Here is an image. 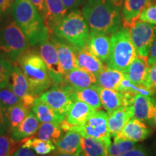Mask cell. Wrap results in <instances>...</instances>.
<instances>
[{
  "instance_id": "obj_39",
  "label": "cell",
  "mask_w": 156,
  "mask_h": 156,
  "mask_svg": "<svg viewBox=\"0 0 156 156\" xmlns=\"http://www.w3.org/2000/svg\"><path fill=\"white\" fill-rule=\"evenodd\" d=\"M15 0H0V25L2 24L9 12L12 9Z\"/></svg>"
},
{
  "instance_id": "obj_40",
  "label": "cell",
  "mask_w": 156,
  "mask_h": 156,
  "mask_svg": "<svg viewBox=\"0 0 156 156\" xmlns=\"http://www.w3.org/2000/svg\"><path fill=\"white\" fill-rule=\"evenodd\" d=\"M9 133V124L5 108L0 103V134Z\"/></svg>"
},
{
  "instance_id": "obj_5",
  "label": "cell",
  "mask_w": 156,
  "mask_h": 156,
  "mask_svg": "<svg viewBox=\"0 0 156 156\" xmlns=\"http://www.w3.org/2000/svg\"><path fill=\"white\" fill-rule=\"evenodd\" d=\"M110 39L111 51L106 62L107 67L125 73L137 56L129 29L121 28L112 35Z\"/></svg>"
},
{
  "instance_id": "obj_20",
  "label": "cell",
  "mask_w": 156,
  "mask_h": 156,
  "mask_svg": "<svg viewBox=\"0 0 156 156\" xmlns=\"http://www.w3.org/2000/svg\"><path fill=\"white\" fill-rule=\"evenodd\" d=\"M47 13L44 20V24L51 36L56 26L66 16L67 9L62 0H46Z\"/></svg>"
},
{
  "instance_id": "obj_15",
  "label": "cell",
  "mask_w": 156,
  "mask_h": 156,
  "mask_svg": "<svg viewBox=\"0 0 156 156\" xmlns=\"http://www.w3.org/2000/svg\"><path fill=\"white\" fill-rule=\"evenodd\" d=\"M87 46L96 57L106 63L111 51V39L108 35L90 30Z\"/></svg>"
},
{
  "instance_id": "obj_35",
  "label": "cell",
  "mask_w": 156,
  "mask_h": 156,
  "mask_svg": "<svg viewBox=\"0 0 156 156\" xmlns=\"http://www.w3.org/2000/svg\"><path fill=\"white\" fill-rule=\"evenodd\" d=\"M14 63L0 54V89L7 87Z\"/></svg>"
},
{
  "instance_id": "obj_23",
  "label": "cell",
  "mask_w": 156,
  "mask_h": 156,
  "mask_svg": "<svg viewBox=\"0 0 156 156\" xmlns=\"http://www.w3.org/2000/svg\"><path fill=\"white\" fill-rule=\"evenodd\" d=\"M111 144V137L95 139L90 136H82L81 154L83 156H107Z\"/></svg>"
},
{
  "instance_id": "obj_26",
  "label": "cell",
  "mask_w": 156,
  "mask_h": 156,
  "mask_svg": "<svg viewBox=\"0 0 156 156\" xmlns=\"http://www.w3.org/2000/svg\"><path fill=\"white\" fill-rule=\"evenodd\" d=\"M95 110L96 109L83 101H76L72 105L64 120L70 125H82Z\"/></svg>"
},
{
  "instance_id": "obj_4",
  "label": "cell",
  "mask_w": 156,
  "mask_h": 156,
  "mask_svg": "<svg viewBox=\"0 0 156 156\" xmlns=\"http://www.w3.org/2000/svg\"><path fill=\"white\" fill-rule=\"evenodd\" d=\"M88 25L83 12L78 9L66 15L54 30L52 37L80 50L87 45L89 39Z\"/></svg>"
},
{
  "instance_id": "obj_43",
  "label": "cell",
  "mask_w": 156,
  "mask_h": 156,
  "mask_svg": "<svg viewBox=\"0 0 156 156\" xmlns=\"http://www.w3.org/2000/svg\"><path fill=\"white\" fill-rule=\"evenodd\" d=\"M122 156H148V154L145 147L142 145H137L133 149L123 154Z\"/></svg>"
},
{
  "instance_id": "obj_47",
  "label": "cell",
  "mask_w": 156,
  "mask_h": 156,
  "mask_svg": "<svg viewBox=\"0 0 156 156\" xmlns=\"http://www.w3.org/2000/svg\"><path fill=\"white\" fill-rule=\"evenodd\" d=\"M108 1L116 7H119V8H122L123 5H124V0H108Z\"/></svg>"
},
{
  "instance_id": "obj_19",
  "label": "cell",
  "mask_w": 156,
  "mask_h": 156,
  "mask_svg": "<svg viewBox=\"0 0 156 156\" xmlns=\"http://www.w3.org/2000/svg\"><path fill=\"white\" fill-rule=\"evenodd\" d=\"M75 51L79 67L93 74L96 77L106 67V66L103 64V62L89 50L87 46L82 49Z\"/></svg>"
},
{
  "instance_id": "obj_13",
  "label": "cell",
  "mask_w": 156,
  "mask_h": 156,
  "mask_svg": "<svg viewBox=\"0 0 156 156\" xmlns=\"http://www.w3.org/2000/svg\"><path fill=\"white\" fill-rule=\"evenodd\" d=\"M151 133V130L142 122V121L132 117L123 127L122 131L114 138L137 142L147 139Z\"/></svg>"
},
{
  "instance_id": "obj_8",
  "label": "cell",
  "mask_w": 156,
  "mask_h": 156,
  "mask_svg": "<svg viewBox=\"0 0 156 156\" xmlns=\"http://www.w3.org/2000/svg\"><path fill=\"white\" fill-rule=\"evenodd\" d=\"M129 32L136 54L147 57L156 38V25L138 20L130 27Z\"/></svg>"
},
{
  "instance_id": "obj_2",
  "label": "cell",
  "mask_w": 156,
  "mask_h": 156,
  "mask_svg": "<svg viewBox=\"0 0 156 156\" xmlns=\"http://www.w3.org/2000/svg\"><path fill=\"white\" fill-rule=\"evenodd\" d=\"M12 12L15 23L24 33L31 46L49 39V32L30 0H15Z\"/></svg>"
},
{
  "instance_id": "obj_12",
  "label": "cell",
  "mask_w": 156,
  "mask_h": 156,
  "mask_svg": "<svg viewBox=\"0 0 156 156\" xmlns=\"http://www.w3.org/2000/svg\"><path fill=\"white\" fill-rule=\"evenodd\" d=\"M7 87L20 97L26 106L32 108L36 98L31 94L28 81L17 64H14Z\"/></svg>"
},
{
  "instance_id": "obj_14",
  "label": "cell",
  "mask_w": 156,
  "mask_h": 156,
  "mask_svg": "<svg viewBox=\"0 0 156 156\" xmlns=\"http://www.w3.org/2000/svg\"><path fill=\"white\" fill-rule=\"evenodd\" d=\"M134 117L141 121L152 120L156 116V97L136 94L133 103Z\"/></svg>"
},
{
  "instance_id": "obj_27",
  "label": "cell",
  "mask_w": 156,
  "mask_h": 156,
  "mask_svg": "<svg viewBox=\"0 0 156 156\" xmlns=\"http://www.w3.org/2000/svg\"><path fill=\"white\" fill-rule=\"evenodd\" d=\"M149 67L147 57L137 55L124 75L132 83L136 85H144Z\"/></svg>"
},
{
  "instance_id": "obj_7",
  "label": "cell",
  "mask_w": 156,
  "mask_h": 156,
  "mask_svg": "<svg viewBox=\"0 0 156 156\" xmlns=\"http://www.w3.org/2000/svg\"><path fill=\"white\" fill-rule=\"evenodd\" d=\"M108 113L102 110H95L82 125H70L64 120L61 123V126L64 132L74 131L80 133L83 136L105 139L111 137L108 129Z\"/></svg>"
},
{
  "instance_id": "obj_36",
  "label": "cell",
  "mask_w": 156,
  "mask_h": 156,
  "mask_svg": "<svg viewBox=\"0 0 156 156\" xmlns=\"http://www.w3.org/2000/svg\"><path fill=\"white\" fill-rule=\"evenodd\" d=\"M18 143L10 135L0 134V156H12L18 147Z\"/></svg>"
},
{
  "instance_id": "obj_34",
  "label": "cell",
  "mask_w": 156,
  "mask_h": 156,
  "mask_svg": "<svg viewBox=\"0 0 156 156\" xmlns=\"http://www.w3.org/2000/svg\"><path fill=\"white\" fill-rule=\"evenodd\" d=\"M0 103L5 110H7L12 106L20 103H24V102L23 99L15 94L12 90L5 87L0 89Z\"/></svg>"
},
{
  "instance_id": "obj_32",
  "label": "cell",
  "mask_w": 156,
  "mask_h": 156,
  "mask_svg": "<svg viewBox=\"0 0 156 156\" xmlns=\"http://www.w3.org/2000/svg\"><path fill=\"white\" fill-rule=\"evenodd\" d=\"M22 142H23V146L30 148L41 156L48 155L56 150V146L53 142L46 141L38 137H29Z\"/></svg>"
},
{
  "instance_id": "obj_31",
  "label": "cell",
  "mask_w": 156,
  "mask_h": 156,
  "mask_svg": "<svg viewBox=\"0 0 156 156\" xmlns=\"http://www.w3.org/2000/svg\"><path fill=\"white\" fill-rule=\"evenodd\" d=\"M61 124L55 123H41L36 133L37 137L46 141H51L55 143L62 136Z\"/></svg>"
},
{
  "instance_id": "obj_42",
  "label": "cell",
  "mask_w": 156,
  "mask_h": 156,
  "mask_svg": "<svg viewBox=\"0 0 156 156\" xmlns=\"http://www.w3.org/2000/svg\"><path fill=\"white\" fill-rule=\"evenodd\" d=\"M12 156H41L35 153L30 148L25 147V146H21L18 147L16 149Z\"/></svg>"
},
{
  "instance_id": "obj_17",
  "label": "cell",
  "mask_w": 156,
  "mask_h": 156,
  "mask_svg": "<svg viewBox=\"0 0 156 156\" xmlns=\"http://www.w3.org/2000/svg\"><path fill=\"white\" fill-rule=\"evenodd\" d=\"M58 51V61L64 75L65 76L72 70L79 67L76 56V51L73 46L52 37Z\"/></svg>"
},
{
  "instance_id": "obj_25",
  "label": "cell",
  "mask_w": 156,
  "mask_h": 156,
  "mask_svg": "<svg viewBox=\"0 0 156 156\" xmlns=\"http://www.w3.org/2000/svg\"><path fill=\"white\" fill-rule=\"evenodd\" d=\"M80 134L77 132L67 131L54 143L56 150L58 152L72 155L81 154V139Z\"/></svg>"
},
{
  "instance_id": "obj_22",
  "label": "cell",
  "mask_w": 156,
  "mask_h": 156,
  "mask_svg": "<svg viewBox=\"0 0 156 156\" xmlns=\"http://www.w3.org/2000/svg\"><path fill=\"white\" fill-rule=\"evenodd\" d=\"M39 126L40 121L34 112H30L25 120L9 134L13 140L20 142L27 138L36 135Z\"/></svg>"
},
{
  "instance_id": "obj_1",
  "label": "cell",
  "mask_w": 156,
  "mask_h": 156,
  "mask_svg": "<svg viewBox=\"0 0 156 156\" xmlns=\"http://www.w3.org/2000/svg\"><path fill=\"white\" fill-rule=\"evenodd\" d=\"M82 12L91 30L112 35L122 26L121 8L108 0H86Z\"/></svg>"
},
{
  "instance_id": "obj_24",
  "label": "cell",
  "mask_w": 156,
  "mask_h": 156,
  "mask_svg": "<svg viewBox=\"0 0 156 156\" xmlns=\"http://www.w3.org/2000/svg\"><path fill=\"white\" fill-rule=\"evenodd\" d=\"M63 86L69 93L74 101H83L96 110L101 108L102 106L100 93L98 89L97 84L90 87H86V88L79 90H75L69 85H66L65 83L63 84Z\"/></svg>"
},
{
  "instance_id": "obj_11",
  "label": "cell",
  "mask_w": 156,
  "mask_h": 156,
  "mask_svg": "<svg viewBox=\"0 0 156 156\" xmlns=\"http://www.w3.org/2000/svg\"><path fill=\"white\" fill-rule=\"evenodd\" d=\"M98 89L102 106L108 115L122 106H132L136 95L131 92H120L112 89L103 88L99 85H98Z\"/></svg>"
},
{
  "instance_id": "obj_41",
  "label": "cell",
  "mask_w": 156,
  "mask_h": 156,
  "mask_svg": "<svg viewBox=\"0 0 156 156\" xmlns=\"http://www.w3.org/2000/svg\"><path fill=\"white\" fill-rule=\"evenodd\" d=\"M30 2L35 6L37 11L38 12L43 20H44L46 15V13H47L46 0H30Z\"/></svg>"
},
{
  "instance_id": "obj_38",
  "label": "cell",
  "mask_w": 156,
  "mask_h": 156,
  "mask_svg": "<svg viewBox=\"0 0 156 156\" xmlns=\"http://www.w3.org/2000/svg\"><path fill=\"white\" fill-rule=\"evenodd\" d=\"M144 85L156 94V64L149 67Z\"/></svg>"
},
{
  "instance_id": "obj_29",
  "label": "cell",
  "mask_w": 156,
  "mask_h": 156,
  "mask_svg": "<svg viewBox=\"0 0 156 156\" xmlns=\"http://www.w3.org/2000/svg\"><path fill=\"white\" fill-rule=\"evenodd\" d=\"M124 78V73L106 66L105 69L97 77V85L103 88L118 90Z\"/></svg>"
},
{
  "instance_id": "obj_6",
  "label": "cell",
  "mask_w": 156,
  "mask_h": 156,
  "mask_svg": "<svg viewBox=\"0 0 156 156\" xmlns=\"http://www.w3.org/2000/svg\"><path fill=\"white\" fill-rule=\"evenodd\" d=\"M30 46L28 39L15 21L0 28V52L12 63L16 64Z\"/></svg>"
},
{
  "instance_id": "obj_28",
  "label": "cell",
  "mask_w": 156,
  "mask_h": 156,
  "mask_svg": "<svg viewBox=\"0 0 156 156\" xmlns=\"http://www.w3.org/2000/svg\"><path fill=\"white\" fill-rule=\"evenodd\" d=\"M32 112L36 114L41 123L61 124L65 119V116L56 112L47 104L41 101L38 98L34 101Z\"/></svg>"
},
{
  "instance_id": "obj_16",
  "label": "cell",
  "mask_w": 156,
  "mask_h": 156,
  "mask_svg": "<svg viewBox=\"0 0 156 156\" xmlns=\"http://www.w3.org/2000/svg\"><path fill=\"white\" fill-rule=\"evenodd\" d=\"M153 2V0H124L122 12L123 28L129 29L140 20L142 10Z\"/></svg>"
},
{
  "instance_id": "obj_33",
  "label": "cell",
  "mask_w": 156,
  "mask_h": 156,
  "mask_svg": "<svg viewBox=\"0 0 156 156\" xmlns=\"http://www.w3.org/2000/svg\"><path fill=\"white\" fill-rule=\"evenodd\" d=\"M136 146L134 142L127 140L114 138V142L109 146L107 156H122Z\"/></svg>"
},
{
  "instance_id": "obj_44",
  "label": "cell",
  "mask_w": 156,
  "mask_h": 156,
  "mask_svg": "<svg viewBox=\"0 0 156 156\" xmlns=\"http://www.w3.org/2000/svg\"><path fill=\"white\" fill-rule=\"evenodd\" d=\"M147 63L149 66L156 64V38L152 44L149 54L147 56Z\"/></svg>"
},
{
  "instance_id": "obj_10",
  "label": "cell",
  "mask_w": 156,
  "mask_h": 156,
  "mask_svg": "<svg viewBox=\"0 0 156 156\" xmlns=\"http://www.w3.org/2000/svg\"><path fill=\"white\" fill-rule=\"evenodd\" d=\"M39 45V54L47 66L54 85L64 82V75L58 61V51L53 41H44Z\"/></svg>"
},
{
  "instance_id": "obj_30",
  "label": "cell",
  "mask_w": 156,
  "mask_h": 156,
  "mask_svg": "<svg viewBox=\"0 0 156 156\" xmlns=\"http://www.w3.org/2000/svg\"><path fill=\"white\" fill-rule=\"evenodd\" d=\"M30 110L32 108L25 103H20L5 110L9 124V133L25 120Z\"/></svg>"
},
{
  "instance_id": "obj_21",
  "label": "cell",
  "mask_w": 156,
  "mask_h": 156,
  "mask_svg": "<svg viewBox=\"0 0 156 156\" xmlns=\"http://www.w3.org/2000/svg\"><path fill=\"white\" fill-rule=\"evenodd\" d=\"M64 83L75 90H79L97 84V77L82 68H76L64 76Z\"/></svg>"
},
{
  "instance_id": "obj_37",
  "label": "cell",
  "mask_w": 156,
  "mask_h": 156,
  "mask_svg": "<svg viewBox=\"0 0 156 156\" xmlns=\"http://www.w3.org/2000/svg\"><path fill=\"white\" fill-rule=\"evenodd\" d=\"M140 20L156 25V2L147 6L140 15Z\"/></svg>"
},
{
  "instance_id": "obj_45",
  "label": "cell",
  "mask_w": 156,
  "mask_h": 156,
  "mask_svg": "<svg viewBox=\"0 0 156 156\" xmlns=\"http://www.w3.org/2000/svg\"><path fill=\"white\" fill-rule=\"evenodd\" d=\"M66 9H71L77 7L81 3L82 0H62Z\"/></svg>"
},
{
  "instance_id": "obj_46",
  "label": "cell",
  "mask_w": 156,
  "mask_h": 156,
  "mask_svg": "<svg viewBox=\"0 0 156 156\" xmlns=\"http://www.w3.org/2000/svg\"><path fill=\"white\" fill-rule=\"evenodd\" d=\"M48 156H83V155H82V154H80V155H72V154L64 153L56 151V152H54L53 153H51Z\"/></svg>"
},
{
  "instance_id": "obj_18",
  "label": "cell",
  "mask_w": 156,
  "mask_h": 156,
  "mask_svg": "<svg viewBox=\"0 0 156 156\" xmlns=\"http://www.w3.org/2000/svg\"><path fill=\"white\" fill-rule=\"evenodd\" d=\"M134 117L133 106H122L108 115V129L111 136H116L130 119Z\"/></svg>"
},
{
  "instance_id": "obj_48",
  "label": "cell",
  "mask_w": 156,
  "mask_h": 156,
  "mask_svg": "<svg viewBox=\"0 0 156 156\" xmlns=\"http://www.w3.org/2000/svg\"><path fill=\"white\" fill-rule=\"evenodd\" d=\"M155 122H156V116H155Z\"/></svg>"
},
{
  "instance_id": "obj_9",
  "label": "cell",
  "mask_w": 156,
  "mask_h": 156,
  "mask_svg": "<svg viewBox=\"0 0 156 156\" xmlns=\"http://www.w3.org/2000/svg\"><path fill=\"white\" fill-rule=\"evenodd\" d=\"M38 99L64 116L75 102L69 93L62 85H53L51 88L43 93Z\"/></svg>"
},
{
  "instance_id": "obj_3",
  "label": "cell",
  "mask_w": 156,
  "mask_h": 156,
  "mask_svg": "<svg viewBox=\"0 0 156 156\" xmlns=\"http://www.w3.org/2000/svg\"><path fill=\"white\" fill-rule=\"evenodd\" d=\"M16 64L28 81L31 94L36 98L54 85L47 66L37 51L29 48Z\"/></svg>"
}]
</instances>
